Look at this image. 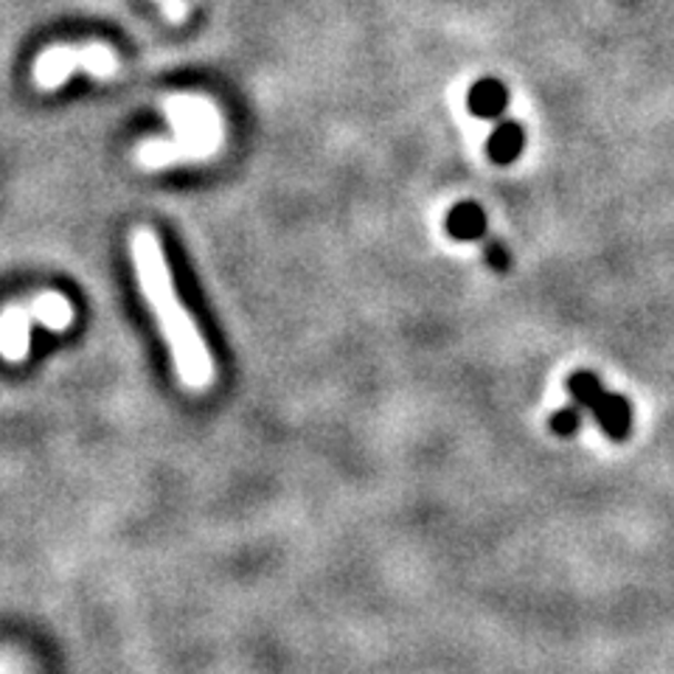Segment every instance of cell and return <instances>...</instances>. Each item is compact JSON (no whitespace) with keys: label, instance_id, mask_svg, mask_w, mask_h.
<instances>
[{"label":"cell","instance_id":"obj_1","mask_svg":"<svg viewBox=\"0 0 674 674\" xmlns=\"http://www.w3.org/2000/svg\"><path fill=\"white\" fill-rule=\"evenodd\" d=\"M130 256H133L141 293H144L146 304H150L152 315L166 337L177 377L192 391H203L214 382V360H211V351L200 335L197 324L177 298L166 253H163L155 231L135 228L130 234Z\"/></svg>","mask_w":674,"mask_h":674},{"label":"cell","instance_id":"obj_2","mask_svg":"<svg viewBox=\"0 0 674 674\" xmlns=\"http://www.w3.org/2000/svg\"><path fill=\"white\" fill-rule=\"evenodd\" d=\"M166 115L177 141L192 152V157H205L217 150L223 139V121L208 99L172 96L166 102Z\"/></svg>","mask_w":674,"mask_h":674},{"label":"cell","instance_id":"obj_3","mask_svg":"<svg viewBox=\"0 0 674 674\" xmlns=\"http://www.w3.org/2000/svg\"><path fill=\"white\" fill-rule=\"evenodd\" d=\"M76 68L84 71V45L82 49H73V45H65V42L51 45V49H45L34 60L37 88H42V91H57Z\"/></svg>","mask_w":674,"mask_h":674},{"label":"cell","instance_id":"obj_4","mask_svg":"<svg viewBox=\"0 0 674 674\" xmlns=\"http://www.w3.org/2000/svg\"><path fill=\"white\" fill-rule=\"evenodd\" d=\"M3 355L9 362H20L29 357L31 346V313L20 307H9L3 315Z\"/></svg>","mask_w":674,"mask_h":674},{"label":"cell","instance_id":"obj_5","mask_svg":"<svg viewBox=\"0 0 674 674\" xmlns=\"http://www.w3.org/2000/svg\"><path fill=\"white\" fill-rule=\"evenodd\" d=\"M31 318L40 320L45 329L62 331L73 324V307L65 295L60 293H42L31 302Z\"/></svg>","mask_w":674,"mask_h":674},{"label":"cell","instance_id":"obj_6","mask_svg":"<svg viewBox=\"0 0 674 674\" xmlns=\"http://www.w3.org/2000/svg\"><path fill=\"white\" fill-rule=\"evenodd\" d=\"M181 161H194V157H192V152H188L177 139L175 141L152 139V141H144V144L139 146V163L146 168H163V166H172V163H181Z\"/></svg>","mask_w":674,"mask_h":674},{"label":"cell","instance_id":"obj_7","mask_svg":"<svg viewBox=\"0 0 674 674\" xmlns=\"http://www.w3.org/2000/svg\"><path fill=\"white\" fill-rule=\"evenodd\" d=\"M84 71L91 73V76L110 79L119 71V57H115L113 49L102 45V42H88L84 45Z\"/></svg>","mask_w":674,"mask_h":674},{"label":"cell","instance_id":"obj_8","mask_svg":"<svg viewBox=\"0 0 674 674\" xmlns=\"http://www.w3.org/2000/svg\"><path fill=\"white\" fill-rule=\"evenodd\" d=\"M163 7V14H166L168 20H175V23H181L183 18H186V0H157Z\"/></svg>","mask_w":674,"mask_h":674}]
</instances>
